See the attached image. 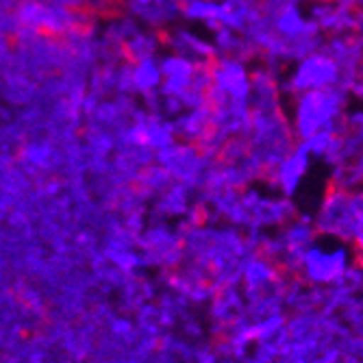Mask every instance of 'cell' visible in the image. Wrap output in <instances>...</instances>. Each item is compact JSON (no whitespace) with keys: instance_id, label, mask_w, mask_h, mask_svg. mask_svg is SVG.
Wrapping results in <instances>:
<instances>
[{"instance_id":"6da1fadb","label":"cell","mask_w":363,"mask_h":363,"mask_svg":"<svg viewBox=\"0 0 363 363\" xmlns=\"http://www.w3.org/2000/svg\"><path fill=\"white\" fill-rule=\"evenodd\" d=\"M348 87L311 89L289 96V122L298 142H309L326 130H335L348 118Z\"/></svg>"},{"instance_id":"52a82bcc","label":"cell","mask_w":363,"mask_h":363,"mask_svg":"<svg viewBox=\"0 0 363 363\" xmlns=\"http://www.w3.org/2000/svg\"><path fill=\"white\" fill-rule=\"evenodd\" d=\"M354 205H357V224L350 240L352 257L357 266H363V187H354Z\"/></svg>"},{"instance_id":"8992f818","label":"cell","mask_w":363,"mask_h":363,"mask_svg":"<svg viewBox=\"0 0 363 363\" xmlns=\"http://www.w3.org/2000/svg\"><path fill=\"white\" fill-rule=\"evenodd\" d=\"M311 152L305 144L298 142V146H296L287 157L281 159L279 166L268 174V183L272 189H277L281 196L289 198L296 194V189H298V185L303 183L307 170H309V161H311Z\"/></svg>"},{"instance_id":"7a4b0ae2","label":"cell","mask_w":363,"mask_h":363,"mask_svg":"<svg viewBox=\"0 0 363 363\" xmlns=\"http://www.w3.org/2000/svg\"><path fill=\"white\" fill-rule=\"evenodd\" d=\"M350 77L342 61L328 50L324 44L309 55L294 61V68L283 81V89L294 96L311 89H326V87H348Z\"/></svg>"},{"instance_id":"277c9868","label":"cell","mask_w":363,"mask_h":363,"mask_svg":"<svg viewBox=\"0 0 363 363\" xmlns=\"http://www.w3.org/2000/svg\"><path fill=\"white\" fill-rule=\"evenodd\" d=\"M320 240L322 238H318L301 255V259L296 261L294 274L313 285H328V283L342 281L350 268V263H354L350 244L335 242L328 238H324L326 242H320Z\"/></svg>"},{"instance_id":"5b68a950","label":"cell","mask_w":363,"mask_h":363,"mask_svg":"<svg viewBox=\"0 0 363 363\" xmlns=\"http://www.w3.org/2000/svg\"><path fill=\"white\" fill-rule=\"evenodd\" d=\"M124 11L130 20L157 33L170 30L185 18L183 0H128Z\"/></svg>"},{"instance_id":"3957f363","label":"cell","mask_w":363,"mask_h":363,"mask_svg":"<svg viewBox=\"0 0 363 363\" xmlns=\"http://www.w3.org/2000/svg\"><path fill=\"white\" fill-rule=\"evenodd\" d=\"M311 220L320 238L350 244L357 224L354 187H348L335 179L328 181L322 194V201L318 205V211Z\"/></svg>"},{"instance_id":"ba28073f","label":"cell","mask_w":363,"mask_h":363,"mask_svg":"<svg viewBox=\"0 0 363 363\" xmlns=\"http://www.w3.org/2000/svg\"><path fill=\"white\" fill-rule=\"evenodd\" d=\"M103 3L107 5V9H109V13H111V20H113V18H118V16H124V13H126V11H124V7H126L128 0H103Z\"/></svg>"}]
</instances>
